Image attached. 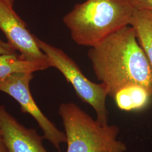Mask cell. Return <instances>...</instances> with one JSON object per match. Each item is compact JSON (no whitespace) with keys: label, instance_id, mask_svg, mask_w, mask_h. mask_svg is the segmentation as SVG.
I'll return each mask as SVG.
<instances>
[{"label":"cell","instance_id":"obj_1","mask_svg":"<svg viewBox=\"0 0 152 152\" xmlns=\"http://www.w3.org/2000/svg\"><path fill=\"white\" fill-rule=\"evenodd\" d=\"M87 56L110 97L130 85L141 86L152 95V68L132 26L121 28L91 47Z\"/></svg>","mask_w":152,"mask_h":152},{"label":"cell","instance_id":"obj_2","mask_svg":"<svg viewBox=\"0 0 152 152\" xmlns=\"http://www.w3.org/2000/svg\"><path fill=\"white\" fill-rule=\"evenodd\" d=\"M135 9L130 0H86L74 6L63 21L76 44L91 48L130 26Z\"/></svg>","mask_w":152,"mask_h":152},{"label":"cell","instance_id":"obj_3","mask_svg":"<svg viewBox=\"0 0 152 152\" xmlns=\"http://www.w3.org/2000/svg\"><path fill=\"white\" fill-rule=\"evenodd\" d=\"M65 131L66 152H126L125 142L118 139L120 128L103 125L73 103L59 107Z\"/></svg>","mask_w":152,"mask_h":152},{"label":"cell","instance_id":"obj_4","mask_svg":"<svg viewBox=\"0 0 152 152\" xmlns=\"http://www.w3.org/2000/svg\"><path fill=\"white\" fill-rule=\"evenodd\" d=\"M36 41L39 48L47 56L51 67L59 71L73 87L78 98L94 109L96 120L100 124H109L106 106L108 96L107 86L103 83H96L87 78L76 62L61 49L37 37Z\"/></svg>","mask_w":152,"mask_h":152},{"label":"cell","instance_id":"obj_5","mask_svg":"<svg viewBox=\"0 0 152 152\" xmlns=\"http://www.w3.org/2000/svg\"><path fill=\"white\" fill-rule=\"evenodd\" d=\"M33 78L32 73L19 72L0 78V92L15 99L24 113L31 115L42 131L43 136L59 151L63 143H66L65 132L57 127L42 113L33 98L30 83Z\"/></svg>","mask_w":152,"mask_h":152},{"label":"cell","instance_id":"obj_6","mask_svg":"<svg viewBox=\"0 0 152 152\" xmlns=\"http://www.w3.org/2000/svg\"><path fill=\"white\" fill-rule=\"evenodd\" d=\"M0 30L7 42L24 58L50 64L47 56L38 46L36 36L29 32L13 6L2 0H0Z\"/></svg>","mask_w":152,"mask_h":152},{"label":"cell","instance_id":"obj_7","mask_svg":"<svg viewBox=\"0 0 152 152\" xmlns=\"http://www.w3.org/2000/svg\"><path fill=\"white\" fill-rule=\"evenodd\" d=\"M0 131L9 152H49L43 145L44 136L21 124L1 104Z\"/></svg>","mask_w":152,"mask_h":152},{"label":"cell","instance_id":"obj_8","mask_svg":"<svg viewBox=\"0 0 152 152\" xmlns=\"http://www.w3.org/2000/svg\"><path fill=\"white\" fill-rule=\"evenodd\" d=\"M152 96L145 88L138 85H130L118 90L112 99L121 110L131 112L146 108Z\"/></svg>","mask_w":152,"mask_h":152},{"label":"cell","instance_id":"obj_9","mask_svg":"<svg viewBox=\"0 0 152 152\" xmlns=\"http://www.w3.org/2000/svg\"><path fill=\"white\" fill-rule=\"evenodd\" d=\"M130 26L152 69V10L135 9Z\"/></svg>","mask_w":152,"mask_h":152},{"label":"cell","instance_id":"obj_10","mask_svg":"<svg viewBox=\"0 0 152 152\" xmlns=\"http://www.w3.org/2000/svg\"><path fill=\"white\" fill-rule=\"evenodd\" d=\"M50 67L49 63L27 60L20 54H0V78L19 72L33 73Z\"/></svg>","mask_w":152,"mask_h":152},{"label":"cell","instance_id":"obj_11","mask_svg":"<svg viewBox=\"0 0 152 152\" xmlns=\"http://www.w3.org/2000/svg\"><path fill=\"white\" fill-rule=\"evenodd\" d=\"M135 9L152 10V0H130Z\"/></svg>","mask_w":152,"mask_h":152},{"label":"cell","instance_id":"obj_12","mask_svg":"<svg viewBox=\"0 0 152 152\" xmlns=\"http://www.w3.org/2000/svg\"><path fill=\"white\" fill-rule=\"evenodd\" d=\"M16 54V51L12 48H8L0 45V54Z\"/></svg>","mask_w":152,"mask_h":152},{"label":"cell","instance_id":"obj_13","mask_svg":"<svg viewBox=\"0 0 152 152\" xmlns=\"http://www.w3.org/2000/svg\"><path fill=\"white\" fill-rule=\"evenodd\" d=\"M0 152H9L6 146L3 137L0 131Z\"/></svg>","mask_w":152,"mask_h":152},{"label":"cell","instance_id":"obj_14","mask_svg":"<svg viewBox=\"0 0 152 152\" xmlns=\"http://www.w3.org/2000/svg\"><path fill=\"white\" fill-rule=\"evenodd\" d=\"M0 45H2V46H5V47H8V48H11V46L8 44L7 42H4L2 40H1L0 39ZM13 49V48H12Z\"/></svg>","mask_w":152,"mask_h":152},{"label":"cell","instance_id":"obj_15","mask_svg":"<svg viewBox=\"0 0 152 152\" xmlns=\"http://www.w3.org/2000/svg\"><path fill=\"white\" fill-rule=\"evenodd\" d=\"M2 1H5L6 2L8 3L9 4L14 6V1L15 0H2Z\"/></svg>","mask_w":152,"mask_h":152}]
</instances>
